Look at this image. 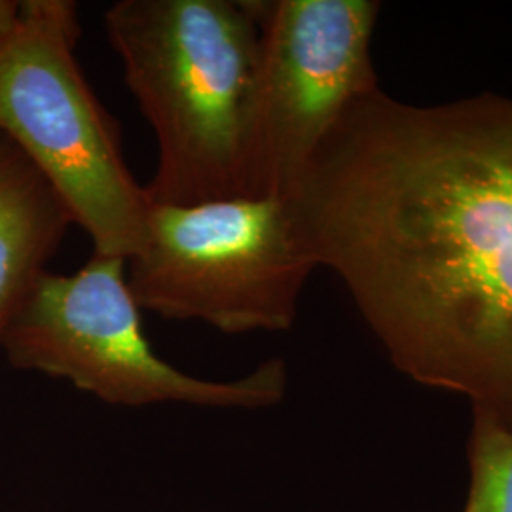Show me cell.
I'll return each instance as SVG.
<instances>
[{
	"instance_id": "cell-1",
	"label": "cell",
	"mask_w": 512,
	"mask_h": 512,
	"mask_svg": "<svg viewBox=\"0 0 512 512\" xmlns=\"http://www.w3.org/2000/svg\"><path fill=\"white\" fill-rule=\"evenodd\" d=\"M289 207L416 384L512 429V99H357Z\"/></svg>"
},
{
	"instance_id": "cell-2",
	"label": "cell",
	"mask_w": 512,
	"mask_h": 512,
	"mask_svg": "<svg viewBox=\"0 0 512 512\" xmlns=\"http://www.w3.org/2000/svg\"><path fill=\"white\" fill-rule=\"evenodd\" d=\"M255 0H120L105 12L129 92L156 135L148 205L243 198L245 129L260 46Z\"/></svg>"
},
{
	"instance_id": "cell-3",
	"label": "cell",
	"mask_w": 512,
	"mask_h": 512,
	"mask_svg": "<svg viewBox=\"0 0 512 512\" xmlns=\"http://www.w3.org/2000/svg\"><path fill=\"white\" fill-rule=\"evenodd\" d=\"M78 35L73 2H19L0 35V131L54 186L93 253L128 260L143 243L150 205L114 120L80 71Z\"/></svg>"
},
{
	"instance_id": "cell-4",
	"label": "cell",
	"mask_w": 512,
	"mask_h": 512,
	"mask_svg": "<svg viewBox=\"0 0 512 512\" xmlns=\"http://www.w3.org/2000/svg\"><path fill=\"white\" fill-rule=\"evenodd\" d=\"M129 291L126 258L93 253L76 274L44 272L0 336L10 365L67 380L114 406L192 404L256 410L281 403L287 368L272 359L238 380H205L162 359Z\"/></svg>"
},
{
	"instance_id": "cell-5",
	"label": "cell",
	"mask_w": 512,
	"mask_h": 512,
	"mask_svg": "<svg viewBox=\"0 0 512 512\" xmlns=\"http://www.w3.org/2000/svg\"><path fill=\"white\" fill-rule=\"evenodd\" d=\"M315 268L289 202L234 198L150 205L126 279L141 310L245 334L291 329Z\"/></svg>"
},
{
	"instance_id": "cell-6",
	"label": "cell",
	"mask_w": 512,
	"mask_h": 512,
	"mask_svg": "<svg viewBox=\"0 0 512 512\" xmlns=\"http://www.w3.org/2000/svg\"><path fill=\"white\" fill-rule=\"evenodd\" d=\"M378 14L370 0L262 2L243 198L291 200L346 110L380 88L370 54Z\"/></svg>"
},
{
	"instance_id": "cell-7",
	"label": "cell",
	"mask_w": 512,
	"mask_h": 512,
	"mask_svg": "<svg viewBox=\"0 0 512 512\" xmlns=\"http://www.w3.org/2000/svg\"><path fill=\"white\" fill-rule=\"evenodd\" d=\"M71 224L54 186L0 131V336Z\"/></svg>"
},
{
	"instance_id": "cell-8",
	"label": "cell",
	"mask_w": 512,
	"mask_h": 512,
	"mask_svg": "<svg viewBox=\"0 0 512 512\" xmlns=\"http://www.w3.org/2000/svg\"><path fill=\"white\" fill-rule=\"evenodd\" d=\"M467 461L469 492L461 512H512V429L473 414Z\"/></svg>"
},
{
	"instance_id": "cell-9",
	"label": "cell",
	"mask_w": 512,
	"mask_h": 512,
	"mask_svg": "<svg viewBox=\"0 0 512 512\" xmlns=\"http://www.w3.org/2000/svg\"><path fill=\"white\" fill-rule=\"evenodd\" d=\"M19 2L0 0V35L14 23L18 16Z\"/></svg>"
}]
</instances>
